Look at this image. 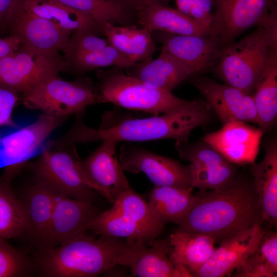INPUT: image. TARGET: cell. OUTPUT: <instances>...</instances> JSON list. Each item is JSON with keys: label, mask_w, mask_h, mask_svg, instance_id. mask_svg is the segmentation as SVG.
Returning <instances> with one entry per match:
<instances>
[{"label": "cell", "mask_w": 277, "mask_h": 277, "mask_svg": "<svg viewBox=\"0 0 277 277\" xmlns=\"http://www.w3.org/2000/svg\"><path fill=\"white\" fill-rule=\"evenodd\" d=\"M263 221L262 210L252 181L238 174L210 191L193 195L179 229L204 234L220 242Z\"/></svg>", "instance_id": "obj_1"}, {"label": "cell", "mask_w": 277, "mask_h": 277, "mask_svg": "<svg viewBox=\"0 0 277 277\" xmlns=\"http://www.w3.org/2000/svg\"><path fill=\"white\" fill-rule=\"evenodd\" d=\"M123 239L87 233L64 244L37 251L35 273L44 277H95L117 265L130 267L146 248Z\"/></svg>", "instance_id": "obj_2"}, {"label": "cell", "mask_w": 277, "mask_h": 277, "mask_svg": "<svg viewBox=\"0 0 277 277\" xmlns=\"http://www.w3.org/2000/svg\"><path fill=\"white\" fill-rule=\"evenodd\" d=\"M214 113L205 101L197 99L191 107L181 111L136 118L123 116L113 111L105 113L97 129L84 125L80 132L82 143L111 139L117 142H140L172 139L188 141L195 128L213 120Z\"/></svg>", "instance_id": "obj_3"}, {"label": "cell", "mask_w": 277, "mask_h": 277, "mask_svg": "<svg viewBox=\"0 0 277 277\" xmlns=\"http://www.w3.org/2000/svg\"><path fill=\"white\" fill-rule=\"evenodd\" d=\"M277 48V24L259 26L220 50L214 71L225 84L252 95L273 49Z\"/></svg>", "instance_id": "obj_4"}, {"label": "cell", "mask_w": 277, "mask_h": 277, "mask_svg": "<svg viewBox=\"0 0 277 277\" xmlns=\"http://www.w3.org/2000/svg\"><path fill=\"white\" fill-rule=\"evenodd\" d=\"M122 69L113 67L97 71L96 86L104 103L158 115L184 110L196 101L184 100L171 92L151 87L126 74Z\"/></svg>", "instance_id": "obj_5"}, {"label": "cell", "mask_w": 277, "mask_h": 277, "mask_svg": "<svg viewBox=\"0 0 277 277\" xmlns=\"http://www.w3.org/2000/svg\"><path fill=\"white\" fill-rule=\"evenodd\" d=\"M80 161L74 144L61 147L47 144L36 159L27 165L33 183L55 194L93 203L98 192L86 179Z\"/></svg>", "instance_id": "obj_6"}, {"label": "cell", "mask_w": 277, "mask_h": 277, "mask_svg": "<svg viewBox=\"0 0 277 277\" xmlns=\"http://www.w3.org/2000/svg\"><path fill=\"white\" fill-rule=\"evenodd\" d=\"M21 101L27 108L65 118L73 114L83 116L88 106L104 103L96 84L90 78L67 81L58 75L42 83L21 96Z\"/></svg>", "instance_id": "obj_7"}, {"label": "cell", "mask_w": 277, "mask_h": 277, "mask_svg": "<svg viewBox=\"0 0 277 277\" xmlns=\"http://www.w3.org/2000/svg\"><path fill=\"white\" fill-rule=\"evenodd\" d=\"M211 36L221 48L234 42L245 30L277 22L276 0H211Z\"/></svg>", "instance_id": "obj_8"}, {"label": "cell", "mask_w": 277, "mask_h": 277, "mask_svg": "<svg viewBox=\"0 0 277 277\" xmlns=\"http://www.w3.org/2000/svg\"><path fill=\"white\" fill-rule=\"evenodd\" d=\"M63 58L21 46L0 60V87L21 97L63 71Z\"/></svg>", "instance_id": "obj_9"}, {"label": "cell", "mask_w": 277, "mask_h": 277, "mask_svg": "<svg viewBox=\"0 0 277 277\" xmlns=\"http://www.w3.org/2000/svg\"><path fill=\"white\" fill-rule=\"evenodd\" d=\"M66 119L42 113L25 126L0 127V167L22 168L42 152L52 133Z\"/></svg>", "instance_id": "obj_10"}, {"label": "cell", "mask_w": 277, "mask_h": 277, "mask_svg": "<svg viewBox=\"0 0 277 277\" xmlns=\"http://www.w3.org/2000/svg\"><path fill=\"white\" fill-rule=\"evenodd\" d=\"M119 160L123 170L144 173L154 186L193 189L189 165L184 166L177 160L131 143L121 146Z\"/></svg>", "instance_id": "obj_11"}, {"label": "cell", "mask_w": 277, "mask_h": 277, "mask_svg": "<svg viewBox=\"0 0 277 277\" xmlns=\"http://www.w3.org/2000/svg\"><path fill=\"white\" fill-rule=\"evenodd\" d=\"M5 30L16 36L21 46L52 54L64 52L72 34L29 12L19 0L11 9Z\"/></svg>", "instance_id": "obj_12"}, {"label": "cell", "mask_w": 277, "mask_h": 277, "mask_svg": "<svg viewBox=\"0 0 277 277\" xmlns=\"http://www.w3.org/2000/svg\"><path fill=\"white\" fill-rule=\"evenodd\" d=\"M180 157L189 162L192 185L200 191L219 188L238 174L239 166L226 160L203 139L177 143Z\"/></svg>", "instance_id": "obj_13"}, {"label": "cell", "mask_w": 277, "mask_h": 277, "mask_svg": "<svg viewBox=\"0 0 277 277\" xmlns=\"http://www.w3.org/2000/svg\"><path fill=\"white\" fill-rule=\"evenodd\" d=\"M84 160L80 167L90 187L112 203L131 188L116 155V141L106 139Z\"/></svg>", "instance_id": "obj_14"}, {"label": "cell", "mask_w": 277, "mask_h": 277, "mask_svg": "<svg viewBox=\"0 0 277 277\" xmlns=\"http://www.w3.org/2000/svg\"><path fill=\"white\" fill-rule=\"evenodd\" d=\"M191 83L205 98L222 125L232 121L258 123L252 95L227 84L199 76Z\"/></svg>", "instance_id": "obj_15"}, {"label": "cell", "mask_w": 277, "mask_h": 277, "mask_svg": "<svg viewBox=\"0 0 277 277\" xmlns=\"http://www.w3.org/2000/svg\"><path fill=\"white\" fill-rule=\"evenodd\" d=\"M264 133L247 123L232 121L202 139L229 162L238 166L251 165L255 163Z\"/></svg>", "instance_id": "obj_16"}, {"label": "cell", "mask_w": 277, "mask_h": 277, "mask_svg": "<svg viewBox=\"0 0 277 277\" xmlns=\"http://www.w3.org/2000/svg\"><path fill=\"white\" fill-rule=\"evenodd\" d=\"M264 231L260 224L223 240L208 261L193 276H230L257 247Z\"/></svg>", "instance_id": "obj_17"}, {"label": "cell", "mask_w": 277, "mask_h": 277, "mask_svg": "<svg viewBox=\"0 0 277 277\" xmlns=\"http://www.w3.org/2000/svg\"><path fill=\"white\" fill-rule=\"evenodd\" d=\"M154 39L165 51L196 73L215 64L221 49L216 38L212 36L180 35L161 32H151Z\"/></svg>", "instance_id": "obj_18"}, {"label": "cell", "mask_w": 277, "mask_h": 277, "mask_svg": "<svg viewBox=\"0 0 277 277\" xmlns=\"http://www.w3.org/2000/svg\"><path fill=\"white\" fill-rule=\"evenodd\" d=\"M98 213L93 203L55 194L51 224L54 247L86 233Z\"/></svg>", "instance_id": "obj_19"}, {"label": "cell", "mask_w": 277, "mask_h": 277, "mask_svg": "<svg viewBox=\"0 0 277 277\" xmlns=\"http://www.w3.org/2000/svg\"><path fill=\"white\" fill-rule=\"evenodd\" d=\"M55 193L33 183L21 200L25 210L27 229L25 234L37 251L53 247L51 224Z\"/></svg>", "instance_id": "obj_20"}, {"label": "cell", "mask_w": 277, "mask_h": 277, "mask_svg": "<svg viewBox=\"0 0 277 277\" xmlns=\"http://www.w3.org/2000/svg\"><path fill=\"white\" fill-rule=\"evenodd\" d=\"M265 155L259 163L251 164L253 184L262 210L263 220L276 226L277 223V140L265 144Z\"/></svg>", "instance_id": "obj_21"}, {"label": "cell", "mask_w": 277, "mask_h": 277, "mask_svg": "<svg viewBox=\"0 0 277 277\" xmlns=\"http://www.w3.org/2000/svg\"><path fill=\"white\" fill-rule=\"evenodd\" d=\"M128 69V75L151 87L171 92L182 82L196 73L193 69L163 50L156 59L137 63Z\"/></svg>", "instance_id": "obj_22"}, {"label": "cell", "mask_w": 277, "mask_h": 277, "mask_svg": "<svg viewBox=\"0 0 277 277\" xmlns=\"http://www.w3.org/2000/svg\"><path fill=\"white\" fill-rule=\"evenodd\" d=\"M138 22L150 32L161 31L180 35L211 36L206 27L177 9L161 4H153L137 11Z\"/></svg>", "instance_id": "obj_23"}, {"label": "cell", "mask_w": 277, "mask_h": 277, "mask_svg": "<svg viewBox=\"0 0 277 277\" xmlns=\"http://www.w3.org/2000/svg\"><path fill=\"white\" fill-rule=\"evenodd\" d=\"M169 238L172 259L190 276L208 261L216 248L211 237L179 229Z\"/></svg>", "instance_id": "obj_24"}, {"label": "cell", "mask_w": 277, "mask_h": 277, "mask_svg": "<svg viewBox=\"0 0 277 277\" xmlns=\"http://www.w3.org/2000/svg\"><path fill=\"white\" fill-rule=\"evenodd\" d=\"M103 33L109 44L136 63L150 61L156 50L151 32L146 28L107 23Z\"/></svg>", "instance_id": "obj_25"}, {"label": "cell", "mask_w": 277, "mask_h": 277, "mask_svg": "<svg viewBox=\"0 0 277 277\" xmlns=\"http://www.w3.org/2000/svg\"><path fill=\"white\" fill-rule=\"evenodd\" d=\"M29 12L43 18L61 29L72 33L86 29L102 34V27L86 14L53 0H19Z\"/></svg>", "instance_id": "obj_26"}, {"label": "cell", "mask_w": 277, "mask_h": 277, "mask_svg": "<svg viewBox=\"0 0 277 277\" xmlns=\"http://www.w3.org/2000/svg\"><path fill=\"white\" fill-rule=\"evenodd\" d=\"M129 267L131 276L137 277H190L171 255L169 238L155 239Z\"/></svg>", "instance_id": "obj_27"}, {"label": "cell", "mask_w": 277, "mask_h": 277, "mask_svg": "<svg viewBox=\"0 0 277 277\" xmlns=\"http://www.w3.org/2000/svg\"><path fill=\"white\" fill-rule=\"evenodd\" d=\"M192 188L154 186L148 204L157 220L164 226L179 225L188 213L193 202Z\"/></svg>", "instance_id": "obj_28"}, {"label": "cell", "mask_w": 277, "mask_h": 277, "mask_svg": "<svg viewBox=\"0 0 277 277\" xmlns=\"http://www.w3.org/2000/svg\"><path fill=\"white\" fill-rule=\"evenodd\" d=\"M259 128L269 130L277 118V48L271 51L265 70L252 94Z\"/></svg>", "instance_id": "obj_29"}, {"label": "cell", "mask_w": 277, "mask_h": 277, "mask_svg": "<svg viewBox=\"0 0 277 277\" xmlns=\"http://www.w3.org/2000/svg\"><path fill=\"white\" fill-rule=\"evenodd\" d=\"M88 230L100 235L125 239L132 243H150L154 239L135 222L112 207L98 214L90 223Z\"/></svg>", "instance_id": "obj_30"}, {"label": "cell", "mask_w": 277, "mask_h": 277, "mask_svg": "<svg viewBox=\"0 0 277 277\" xmlns=\"http://www.w3.org/2000/svg\"><path fill=\"white\" fill-rule=\"evenodd\" d=\"M232 274L236 277H276V232L264 231L257 247Z\"/></svg>", "instance_id": "obj_31"}, {"label": "cell", "mask_w": 277, "mask_h": 277, "mask_svg": "<svg viewBox=\"0 0 277 277\" xmlns=\"http://www.w3.org/2000/svg\"><path fill=\"white\" fill-rule=\"evenodd\" d=\"M11 181L0 177V238L6 240L25 234L27 229L24 206L15 194Z\"/></svg>", "instance_id": "obj_32"}, {"label": "cell", "mask_w": 277, "mask_h": 277, "mask_svg": "<svg viewBox=\"0 0 277 277\" xmlns=\"http://www.w3.org/2000/svg\"><path fill=\"white\" fill-rule=\"evenodd\" d=\"M63 71L80 74L108 67L128 69L137 64L110 45L92 52L63 56Z\"/></svg>", "instance_id": "obj_33"}, {"label": "cell", "mask_w": 277, "mask_h": 277, "mask_svg": "<svg viewBox=\"0 0 277 277\" xmlns=\"http://www.w3.org/2000/svg\"><path fill=\"white\" fill-rule=\"evenodd\" d=\"M83 12L93 18L102 28L107 23L131 25L128 9L115 0H53Z\"/></svg>", "instance_id": "obj_34"}, {"label": "cell", "mask_w": 277, "mask_h": 277, "mask_svg": "<svg viewBox=\"0 0 277 277\" xmlns=\"http://www.w3.org/2000/svg\"><path fill=\"white\" fill-rule=\"evenodd\" d=\"M113 207L154 239H156L162 233L164 226L154 216L148 203L131 188L119 195Z\"/></svg>", "instance_id": "obj_35"}, {"label": "cell", "mask_w": 277, "mask_h": 277, "mask_svg": "<svg viewBox=\"0 0 277 277\" xmlns=\"http://www.w3.org/2000/svg\"><path fill=\"white\" fill-rule=\"evenodd\" d=\"M34 274L33 260L0 238V277H27Z\"/></svg>", "instance_id": "obj_36"}, {"label": "cell", "mask_w": 277, "mask_h": 277, "mask_svg": "<svg viewBox=\"0 0 277 277\" xmlns=\"http://www.w3.org/2000/svg\"><path fill=\"white\" fill-rule=\"evenodd\" d=\"M97 33L86 29H78L72 33L67 47L63 52L64 57L84 54L102 49L109 45L107 39L100 37Z\"/></svg>", "instance_id": "obj_37"}, {"label": "cell", "mask_w": 277, "mask_h": 277, "mask_svg": "<svg viewBox=\"0 0 277 277\" xmlns=\"http://www.w3.org/2000/svg\"><path fill=\"white\" fill-rule=\"evenodd\" d=\"M19 101V94L0 87V127L19 126L13 118L12 112Z\"/></svg>", "instance_id": "obj_38"}, {"label": "cell", "mask_w": 277, "mask_h": 277, "mask_svg": "<svg viewBox=\"0 0 277 277\" xmlns=\"http://www.w3.org/2000/svg\"><path fill=\"white\" fill-rule=\"evenodd\" d=\"M20 46V42L15 35L0 37V60L17 50Z\"/></svg>", "instance_id": "obj_39"}, {"label": "cell", "mask_w": 277, "mask_h": 277, "mask_svg": "<svg viewBox=\"0 0 277 277\" xmlns=\"http://www.w3.org/2000/svg\"><path fill=\"white\" fill-rule=\"evenodd\" d=\"M128 10L133 9L137 11L148 6L156 4H163L161 0H115Z\"/></svg>", "instance_id": "obj_40"}, {"label": "cell", "mask_w": 277, "mask_h": 277, "mask_svg": "<svg viewBox=\"0 0 277 277\" xmlns=\"http://www.w3.org/2000/svg\"><path fill=\"white\" fill-rule=\"evenodd\" d=\"M190 15L198 23L210 29L212 15L206 13L201 9L193 5L191 6Z\"/></svg>", "instance_id": "obj_41"}, {"label": "cell", "mask_w": 277, "mask_h": 277, "mask_svg": "<svg viewBox=\"0 0 277 277\" xmlns=\"http://www.w3.org/2000/svg\"><path fill=\"white\" fill-rule=\"evenodd\" d=\"M17 0H0V32L5 30L6 23Z\"/></svg>", "instance_id": "obj_42"}, {"label": "cell", "mask_w": 277, "mask_h": 277, "mask_svg": "<svg viewBox=\"0 0 277 277\" xmlns=\"http://www.w3.org/2000/svg\"><path fill=\"white\" fill-rule=\"evenodd\" d=\"M191 5L196 6L206 13L212 15V3L211 0H189Z\"/></svg>", "instance_id": "obj_43"}, {"label": "cell", "mask_w": 277, "mask_h": 277, "mask_svg": "<svg viewBox=\"0 0 277 277\" xmlns=\"http://www.w3.org/2000/svg\"><path fill=\"white\" fill-rule=\"evenodd\" d=\"M174 1L177 6V9L182 13L190 16V10L191 5L189 0Z\"/></svg>", "instance_id": "obj_44"}]
</instances>
